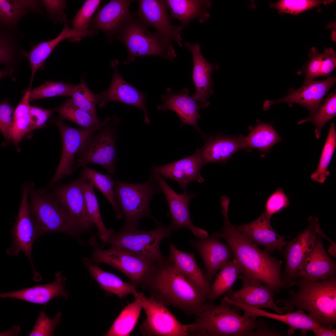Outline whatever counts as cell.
Segmentation results:
<instances>
[{
  "mask_svg": "<svg viewBox=\"0 0 336 336\" xmlns=\"http://www.w3.org/2000/svg\"><path fill=\"white\" fill-rule=\"evenodd\" d=\"M73 103L96 118L97 117L96 105L97 104L96 95L87 87L83 81L75 86L70 96Z\"/></svg>",
  "mask_w": 336,
  "mask_h": 336,
  "instance_id": "7dc6e473",
  "label": "cell"
},
{
  "mask_svg": "<svg viewBox=\"0 0 336 336\" xmlns=\"http://www.w3.org/2000/svg\"><path fill=\"white\" fill-rule=\"evenodd\" d=\"M185 45L191 52L193 58L192 78L196 92L192 97L201 108L207 107L210 104L209 97L213 92L211 75L214 70L219 69V66L209 63L205 59L198 43L192 44L186 42Z\"/></svg>",
  "mask_w": 336,
  "mask_h": 336,
  "instance_id": "7402d4cb",
  "label": "cell"
},
{
  "mask_svg": "<svg viewBox=\"0 0 336 336\" xmlns=\"http://www.w3.org/2000/svg\"><path fill=\"white\" fill-rule=\"evenodd\" d=\"M12 243L6 250L7 254L16 256L23 252L29 260L34 275L37 276L32 257L33 243L36 239L28 205V188L27 182L23 185L20 208L11 231Z\"/></svg>",
  "mask_w": 336,
  "mask_h": 336,
  "instance_id": "5bb4252c",
  "label": "cell"
},
{
  "mask_svg": "<svg viewBox=\"0 0 336 336\" xmlns=\"http://www.w3.org/2000/svg\"><path fill=\"white\" fill-rule=\"evenodd\" d=\"M152 174L153 178L164 194L167 201L169 213L172 218L170 225L173 230L186 228L189 229L194 236L200 239H204L208 237L207 231L194 226L190 219L189 203L190 200L196 195L194 193L189 194L184 191L181 194H178L159 174L153 172Z\"/></svg>",
  "mask_w": 336,
  "mask_h": 336,
  "instance_id": "2e32d148",
  "label": "cell"
},
{
  "mask_svg": "<svg viewBox=\"0 0 336 336\" xmlns=\"http://www.w3.org/2000/svg\"><path fill=\"white\" fill-rule=\"evenodd\" d=\"M321 230L319 231L313 248L301 265L297 278L317 281L326 280L336 275V263L324 248L320 234Z\"/></svg>",
  "mask_w": 336,
  "mask_h": 336,
  "instance_id": "d4e9b609",
  "label": "cell"
},
{
  "mask_svg": "<svg viewBox=\"0 0 336 336\" xmlns=\"http://www.w3.org/2000/svg\"><path fill=\"white\" fill-rule=\"evenodd\" d=\"M336 146V133L334 123H331L328 135L323 148L317 168L310 176L314 181L323 184L330 172L328 168Z\"/></svg>",
  "mask_w": 336,
  "mask_h": 336,
  "instance_id": "7bdbcfd3",
  "label": "cell"
},
{
  "mask_svg": "<svg viewBox=\"0 0 336 336\" xmlns=\"http://www.w3.org/2000/svg\"><path fill=\"white\" fill-rule=\"evenodd\" d=\"M119 64V61L116 59L111 62L114 70L111 82L105 91L96 95L97 104L100 107H102L108 102L116 101L137 107L143 112L145 124H149L150 120L145 106L144 94L126 82L121 77L117 70Z\"/></svg>",
  "mask_w": 336,
  "mask_h": 336,
  "instance_id": "ffe728a7",
  "label": "cell"
},
{
  "mask_svg": "<svg viewBox=\"0 0 336 336\" xmlns=\"http://www.w3.org/2000/svg\"><path fill=\"white\" fill-rule=\"evenodd\" d=\"M262 329H263V328H262ZM262 329H261V330H262Z\"/></svg>",
  "mask_w": 336,
  "mask_h": 336,
  "instance_id": "94428289",
  "label": "cell"
},
{
  "mask_svg": "<svg viewBox=\"0 0 336 336\" xmlns=\"http://www.w3.org/2000/svg\"><path fill=\"white\" fill-rule=\"evenodd\" d=\"M138 8L136 16L146 26H151L163 37L182 45L181 36L184 26L173 25L167 13L164 0L137 1Z\"/></svg>",
  "mask_w": 336,
  "mask_h": 336,
  "instance_id": "ac0fdd59",
  "label": "cell"
},
{
  "mask_svg": "<svg viewBox=\"0 0 336 336\" xmlns=\"http://www.w3.org/2000/svg\"><path fill=\"white\" fill-rule=\"evenodd\" d=\"M289 204L287 196L282 188H278L268 198L265 203L264 212L268 216L280 212Z\"/></svg>",
  "mask_w": 336,
  "mask_h": 336,
  "instance_id": "816d5d0a",
  "label": "cell"
},
{
  "mask_svg": "<svg viewBox=\"0 0 336 336\" xmlns=\"http://www.w3.org/2000/svg\"><path fill=\"white\" fill-rule=\"evenodd\" d=\"M55 109L61 119L73 122L83 128L103 127L110 120V118H106L101 122L99 118H95L75 105L71 99L67 100Z\"/></svg>",
  "mask_w": 336,
  "mask_h": 336,
  "instance_id": "ab89813d",
  "label": "cell"
},
{
  "mask_svg": "<svg viewBox=\"0 0 336 336\" xmlns=\"http://www.w3.org/2000/svg\"><path fill=\"white\" fill-rule=\"evenodd\" d=\"M80 176L66 184L59 182L48 188L61 206L76 220L82 231L95 226L88 215Z\"/></svg>",
  "mask_w": 336,
  "mask_h": 336,
  "instance_id": "9a60e30c",
  "label": "cell"
},
{
  "mask_svg": "<svg viewBox=\"0 0 336 336\" xmlns=\"http://www.w3.org/2000/svg\"><path fill=\"white\" fill-rule=\"evenodd\" d=\"M236 305L244 311L243 315L246 317H264L287 324L290 327L287 333V335L288 336L294 334L297 329H300L301 334L303 335L308 331L322 326L301 310L292 312H287L285 314H276L240 303H237Z\"/></svg>",
  "mask_w": 336,
  "mask_h": 336,
  "instance_id": "83f0119b",
  "label": "cell"
},
{
  "mask_svg": "<svg viewBox=\"0 0 336 336\" xmlns=\"http://www.w3.org/2000/svg\"><path fill=\"white\" fill-rule=\"evenodd\" d=\"M242 286L239 290L231 289L223 295L232 300L257 308H269L280 314L284 311L279 308L274 300L275 293L268 286L246 274L239 276Z\"/></svg>",
  "mask_w": 336,
  "mask_h": 336,
  "instance_id": "d6986e66",
  "label": "cell"
},
{
  "mask_svg": "<svg viewBox=\"0 0 336 336\" xmlns=\"http://www.w3.org/2000/svg\"><path fill=\"white\" fill-rule=\"evenodd\" d=\"M204 143L201 148L205 164L211 162H224L238 151L243 149L242 137L223 135L202 136Z\"/></svg>",
  "mask_w": 336,
  "mask_h": 336,
  "instance_id": "f546056e",
  "label": "cell"
},
{
  "mask_svg": "<svg viewBox=\"0 0 336 336\" xmlns=\"http://www.w3.org/2000/svg\"><path fill=\"white\" fill-rule=\"evenodd\" d=\"M189 243L201 255L210 283L218 271L233 258L229 245L221 241L214 233L204 239L191 240Z\"/></svg>",
  "mask_w": 336,
  "mask_h": 336,
  "instance_id": "603a6c76",
  "label": "cell"
},
{
  "mask_svg": "<svg viewBox=\"0 0 336 336\" xmlns=\"http://www.w3.org/2000/svg\"><path fill=\"white\" fill-rule=\"evenodd\" d=\"M42 2L49 14L51 16L62 13L66 5L64 0H44Z\"/></svg>",
  "mask_w": 336,
  "mask_h": 336,
  "instance_id": "6f0895ef",
  "label": "cell"
},
{
  "mask_svg": "<svg viewBox=\"0 0 336 336\" xmlns=\"http://www.w3.org/2000/svg\"><path fill=\"white\" fill-rule=\"evenodd\" d=\"M156 228L146 231L138 228L122 227L114 232L107 244L129 250L152 263L157 264L165 258L160 249L164 239L170 238L173 228L155 221Z\"/></svg>",
  "mask_w": 336,
  "mask_h": 336,
  "instance_id": "ba28073f",
  "label": "cell"
},
{
  "mask_svg": "<svg viewBox=\"0 0 336 336\" xmlns=\"http://www.w3.org/2000/svg\"><path fill=\"white\" fill-rule=\"evenodd\" d=\"M271 218L264 212L253 222L235 227L255 245L264 247L267 253L270 254L277 250L281 252L287 242L273 229Z\"/></svg>",
  "mask_w": 336,
  "mask_h": 336,
  "instance_id": "cb8c5ba5",
  "label": "cell"
},
{
  "mask_svg": "<svg viewBox=\"0 0 336 336\" xmlns=\"http://www.w3.org/2000/svg\"><path fill=\"white\" fill-rule=\"evenodd\" d=\"M281 138L271 125L261 123L256 126L246 137H242L243 149L254 148L268 152Z\"/></svg>",
  "mask_w": 336,
  "mask_h": 336,
  "instance_id": "8d00e7d4",
  "label": "cell"
},
{
  "mask_svg": "<svg viewBox=\"0 0 336 336\" xmlns=\"http://www.w3.org/2000/svg\"><path fill=\"white\" fill-rule=\"evenodd\" d=\"M308 56L309 59L308 61L299 72H302L304 73V82L320 77L322 53H319L316 48L313 47L310 49Z\"/></svg>",
  "mask_w": 336,
  "mask_h": 336,
  "instance_id": "f907efd6",
  "label": "cell"
},
{
  "mask_svg": "<svg viewBox=\"0 0 336 336\" xmlns=\"http://www.w3.org/2000/svg\"><path fill=\"white\" fill-rule=\"evenodd\" d=\"M38 4L35 0H0L1 24L8 27L14 26L28 9H36Z\"/></svg>",
  "mask_w": 336,
  "mask_h": 336,
  "instance_id": "60d3db41",
  "label": "cell"
},
{
  "mask_svg": "<svg viewBox=\"0 0 336 336\" xmlns=\"http://www.w3.org/2000/svg\"><path fill=\"white\" fill-rule=\"evenodd\" d=\"M204 164L200 148L188 157L169 164L154 167L153 172L159 174L166 180L170 179L175 180L186 192L189 183L204 182L200 174L201 169Z\"/></svg>",
  "mask_w": 336,
  "mask_h": 336,
  "instance_id": "44dd1931",
  "label": "cell"
},
{
  "mask_svg": "<svg viewBox=\"0 0 336 336\" xmlns=\"http://www.w3.org/2000/svg\"><path fill=\"white\" fill-rule=\"evenodd\" d=\"M224 225L220 232L214 233L225 240L238 263L241 273L250 276L268 286L275 293L283 287L282 262L260 249L231 223L228 215L223 216Z\"/></svg>",
  "mask_w": 336,
  "mask_h": 336,
  "instance_id": "7a4b0ae2",
  "label": "cell"
},
{
  "mask_svg": "<svg viewBox=\"0 0 336 336\" xmlns=\"http://www.w3.org/2000/svg\"><path fill=\"white\" fill-rule=\"evenodd\" d=\"M105 126L98 134H93L89 138L78 154L73 173L79 167L93 163L104 167L108 174L114 175L115 167L114 134L111 126Z\"/></svg>",
  "mask_w": 336,
  "mask_h": 336,
  "instance_id": "7c38bea8",
  "label": "cell"
},
{
  "mask_svg": "<svg viewBox=\"0 0 336 336\" xmlns=\"http://www.w3.org/2000/svg\"><path fill=\"white\" fill-rule=\"evenodd\" d=\"M13 46L10 40L4 34H1L0 56L1 63L7 64L12 60Z\"/></svg>",
  "mask_w": 336,
  "mask_h": 336,
  "instance_id": "9f6ffc18",
  "label": "cell"
},
{
  "mask_svg": "<svg viewBox=\"0 0 336 336\" xmlns=\"http://www.w3.org/2000/svg\"><path fill=\"white\" fill-rule=\"evenodd\" d=\"M295 285L298 291H289V298L277 301V306L287 312L295 308L296 310L306 311L320 324L334 328L336 324V275L317 281L299 277Z\"/></svg>",
  "mask_w": 336,
  "mask_h": 336,
  "instance_id": "3957f363",
  "label": "cell"
},
{
  "mask_svg": "<svg viewBox=\"0 0 336 336\" xmlns=\"http://www.w3.org/2000/svg\"><path fill=\"white\" fill-rule=\"evenodd\" d=\"M133 1L113 0L102 7L92 19V26L104 32L109 36L117 33L131 14L129 7Z\"/></svg>",
  "mask_w": 336,
  "mask_h": 336,
  "instance_id": "f1b7e54d",
  "label": "cell"
},
{
  "mask_svg": "<svg viewBox=\"0 0 336 336\" xmlns=\"http://www.w3.org/2000/svg\"><path fill=\"white\" fill-rule=\"evenodd\" d=\"M61 315V313L58 312L51 318L48 317L44 311H40L29 336H53Z\"/></svg>",
  "mask_w": 336,
  "mask_h": 336,
  "instance_id": "681fc988",
  "label": "cell"
},
{
  "mask_svg": "<svg viewBox=\"0 0 336 336\" xmlns=\"http://www.w3.org/2000/svg\"><path fill=\"white\" fill-rule=\"evenodd\" d=\"M241 273L240 267L234 259L228 261L215 275V280L210 285L207 299L213 301L223 295L231 289Z\"/></svg>",
  "mask_w": 336,
  "mask_h": 336,
  "instance_id": "74e56055",
  "label": "cell"
},
{
  "mask_svg": "<svg viewBox=\"0 0 336 336\" xmlns=\"http://www.w3.org/2000/svg\"><path fill=\"white\" fill-rule=\"evenodd\" d=\"M83 262L91 275L100 287L110 295L117 296L122 299L128 295L137 292V287L132 283L124 281L114 274L105 271L90 260L84 257Z\"/></svg>",
  "mask_w": 336,
  "mask_h": 336,
  "instance_id": "836d02e7",
  "label": "cell"
},
{
  "mask_svg": "<svg viewBox=\"0 0 336 336\" xmlns=\"http://www.w3.org/2000/svg\"><path fill=\"white\" fill-rule=\"evenodd\" d=\"M82 167L83 170L80 175L81 178L89 181L93 187L97 188L104 195L111 205L117 219L122 218L123 215L117 203L114 196L113 188L115 186V179L110 174L100 173L86 166Z\"/></svg>",
  "mask_w": 336,
  "mask_h": 336,
  "instance_id": "d590c367",
  "label": "cell"
},
{
  "mask_svg": "<svg viewBox=\"0 0 336 336\" xmlns=\"http://www.w3.org/2000/svg\"><path fill=\"white\" fill-rule=\"evenodd\" d=\"M93 35L92 30L86 33L76 31L70 28L68 23L65 22L63 29L59 35L54 39L48 41L41 42L36 44L25 56L30 62L31 71L30 85H31L35 74L37 69L43 64L54 48L62 40L68 38L79 40V38Z\"/></svg>",
  "mask_w": 336,
  "mask_h": 336,
  "instance_id": "1f68e13d",
  "label": "cell"
},
{
  "mask_svg": "<svg viewBox=\"0 0 336 336\" xmlns=\"http://www.w3.org/2000/svg\"><path fill=\"white\" fill-rule=\"evenodd\" d=\"M75 85L63 82H46L30 90V101L57 96H71Z\"/></svg>",
  "mask_w": 336,
  "mask_h": 336,
  "instance_id": "f6af8a7d",
  "label": "cell"
},
{
  "mask_svg": "<svg viewBox=\"0 0 336 336\" xmlns=\"http://www.w3.org/2000/svg\"><path fill=\"white\" fill-rule=\"evenodd\" d=\"M133 295L140 299L146 316L140 326L142 335L189 336V324L181 323L163 303L138 292Z\"/></svg>",
  "mask_w": 336,
  "mask_h": 336,
  "instance_id": "30bf717a",
  "label": "cell"
},
{
  "mask_svg": "<svg viewBox=\"0 0 336 336\" xmlns=\"http://www.w3.org/2000/svg\"><path fill=\"white\" fill-rule=\"evenodd\" d=\"M171 16L179 20L184 26L193 19L197 18L201 23L210 16L208 8L211 2L207 0H164Z\"/></svg>",
  "mask_w": 336,
  "mask_h": 336,
  "instance_id": "d6a6232c",
  "label": "cell"
},
{
  "mask_svg": "<svg viewBox=\"0 0 336 336\" xmlns=\"http://www.w3.org/2000/svg\"><path fill=\"white\" fill-rule=\"evenodd\" d=\"M66 278L58 271L55 274L52 283L24 289L1 293L2 298H12L30 302L46 305L54 298L63 296L68 299V294L64 288Z\"/></svg>",
  "mask_w": 336,
  "mask_h": 336,
  "instance_id": "4316f807",
  "label": "cell"
},
{
  "mask_svg": "<svg viewBox=\"0 0 336 336\" xmlns=\"http://www.w3.org/2000/svg\"><path fill=\"white\" fill-rule=\"evenodd\" d=\"M163 103L157 106L159 110H171L175 112L180 117L183 124L191 125L203 134L198 127V120L201 116L200 105L193 99L189 90L184 88L180 93H174L170 88L167 89L166 93L161 96Z\"/></svg>",
  "mask_w": 336,
  "mask_h": 336,
  "instance_id": "484cf974",
  "label": "cell"
},
{
  "mask_svg": "<svg viewBox=\"0 0 336 336\" xmlns=\"http://www.w3.org/2000/svg\"><path fill=\"white\" fill-rule=\"evenodd\" d=\"M14 110L6 100L0 105V128L1 132L7 140L11 139V134L14 122Z\"/></svg>",
  "mask_w": 336,
  "mask_h": 336,
  "instance_id": "f5cc1de1",
  "label": "cell"
},
{
  "mask_svg": "<svg viewBox=\"0 0 336 336\" xmlns=\"http://www.w3.org/2000/svg\"><path fill=\"white\" fill-rule=\"evenodd\" d=\"M117 33L116 38L124 43L128 52L124 64L141 56H156L172 61L177 56L171 41L156 31H149L135 15L131 14Z\"/></svg>",
  "mask_w": 336,
  "mask_h": 336,
  "instance_id": "8992f818",
  "label": "cell"
},
{
  "mask_svg": "<svg viewBox=\"0 0 336 336\" xmlns=\"http://www.w3.org/2000/svg\"><path fill=\"white\" fill-rule=\"evenodd\" d=\"M55 124L61 136L63 151L60 162L49 185L54 184L64 177L73 173L77 154L82 150L89 138L103 127L80 129L72 127L60 120L56 121Z\"/></svg>",
  "mask_w": 336,
  "mask_h": 336,
  "instance_id": "4fadbf2b",
  "label": "cell"
},
{
  "mask_svg": "<svg viewBox=\"0 0 336 336\" xmlns=\"http://www.w3.org/2000/svg\"><path fill=\"white\" fill-rule=\"evenodd\" d=\"M56 109L48 110L35 105H31L30 109V132L40 128L44 126Z\"/></svg>",
  "mask_w": 336,
  "mask_h": 336,
  "instance_id": "db71d44e",
  "label": "cell"
},
{
  "mask_svg": "<svg viewBox=\"0 0 336 336\" xmlns=\"http://www.w3.org/2000/svg\"><path fill=\"white\" fill-rule=\"evenodd\" d=\"M336 66V53L334 49L329 47L322 53L320 77L328 76Z\"/></svg>",
  "mask_w": 336,
  "mask_h": 336,
  "instance_id": "11a10c76",
  "label": "cell"
},
{
  "mask_svg": "<svg viewBox=\"0 0 336 336\" xmlns=\"http://www.w3.org/2000/svg\"><path fill=\"white\" fill-rule=\"evenodd\" d=\"M144 289L156 300L180 309L189 317L198 314L208 300L196 284L175 268L168 257L155 265Z\"/></svg>",
  "mask_w": 336,
  "mask_h": 336,
  "instance_id": "6da1fadb",
  "label": "cell"
},
{
  "mask_svg": "<svg viewBox=\"0 0 336 336\" xmlns=\"http://www.w3.org/2000/svg\"><path fill=\"white\" fill-rule=\"evenodd\" d=\"M82 180L83 189L88 215L97 229L100 240L104 245L106 244L114 231L107 228L103 222L93 186L89 181Z\"/></svg>",
  "mask_w": 336,
  "mask_h": 336,
  "instance_id": "f35d334b",
  "label": "cell"
},
{
  "mask_svg": "<svg viewBox=\"0 0 336 336\" xmlns=\"http://www.w3.org/2000/svg\"><path fill=\"white\" fill-rule=\"evenodd\" d=\"M114 190L117 203L124 218L122 227L138 228L140 220L145 217L156 220L149 209L154 196L161 192L152 176L142 184H130L115 179Z\"/></svg>",
  "mask_w": 336,
  "mask_h": 336,
  "instance_id": "52a82bcc",
  "label": "cell"
},
{
  "mask_svg": "<svg viewBox=\"0 0 336 336\" xmlns=\"http://www.w3.org/2000/svg\"><path fill=\"white\" fill-rule=\"evenodd\" d=\"M93 239V254L91 260L109 265L120 271L137 287L144 289L156 264L152 263L124 248L112 246L104 250Z\"/></svg>",
  "mask_w": 336,
  "mask_h": 336,
  "instance_id": "9c48e42d",
  "label": "cell"
},
{
  "mask_svg": "<svg viewBox=\"0 0 336 336\" xmlns=\"http://www.w3.org/2000/svg\"><path fill=\"white\" fill-rule=\"evenodd\" d=\"M336 115V93L332 92L328 95L317 110L309 116L297 122L300 124L309 122L315 127V134L317 139L321 135V130L324 125Z\"/></svg>",
  "mask_w": 336,
  "mask_h": 336,
  "instance_id": "b9f144b4",
  "label": "cell"
},
{
  "mask_svg": "<svg viewBox=\"0 0 336 336\" xmlns=\"http://www.w3.org/2000/svg\"><path fill=\"white\" fill-rule=\"evenodd\" d=\"M30 105L29 100L22 98L14 113V122L11 134V139L17 145L23 137L30 132Z\"/></svg>",
  "mask_w": 336,
  "mask_h": 336,
  "instance_id": "ee69618b",
  "label": "cell"
},
{
  "mask_svg": "<svg viewBox=\"0 0 336 336\" xmlns=\"http://www.w3.org/2000/svg\"><path fill=\"white\" fill-rule=\"evenodd\" d=\"M265 324H266V323H265ZM260 331H259V332H260Z\"/></svg>",
  "mask_w": 336,
  "mask_h": 336,
  "instance_id": "91938a15",
  "label": "cell"
},
{
  "mask_svg": "<svg viewBox=\"0 0 336 336\" xmlns=\"http://www.w3.org/2000/svg\"><path fill=\"white\" fill-rule=\"evenodd\" d=\"M312 331L316 336H336V329L323 326L316 328Z\"/></svg>",
  "mask_w": 336,
  "mask_h": 336,
  "instance_id": "680465c9",
  "label": "cell"
},
{
  "mask_svg": "<svg viewBox=\"0 0 336 336\" xmlns=\"http://www.w3.org/2000/svg\"><path fill=\"white\" fill-rule=\"evenodd\" d=\"M135 301L128 304L116 319L105 336H128L134 329L143 309L140 299L134 297Z\"/></svg>",
  "mask_w": 336,
  "mask_h": 336,
  "instance_id": "e575fe53",
  "label": "cell"
},
{
  "mask_svg": "<svg viewBox=\"0 0 336 336\" xmlns=\"http://www.w3.org/2000/svg\"><path fill=\"white\" fill-rule=\"evenodd\" d=\"M101 1L88 0L86 1L72 21V29L81 33H86L92 15L98 7Z\"/></svg>",
  "mask_w": 336,
  "mask_h": 336,
  "instance_id": "c3c4849f",
  "label": "cell"
},
{
  "mask_svg": "<svg viewBox=\"0 0 336 336\" xmlns=\"http://www.w3.org/2000/svg\"><path fill=\"white\" fill-rule=\"evenodd\" d=\"M333 0H281L269 4L270 7L276 9L280 14L287 13L294 15L320 5H328L333 3Z\"/></svg>",
  "mask_w": 336,
  "mask_h": 336,
  "instance_id": "bcb514c9",
  "label": "cell"
},
{
  "mask_svg": "<svg viewBox=\"0 0 336 336\" xmlns=\"http://www.w3.org/2000/svg\"><path fill=\"white\" fill-rule=\"evenodd\" d=\"M27 184L29 207L36 239L48 232H61L75 236L83 231L48 187L37 189L33 183Z\"/></svg>",
  "mask_w": 336,
  "mask_h": 336,
  "instance_id": "5b68a950",
  "label": "cell"
},
{
  "mask_svg": "<svg viewBox=\"0 0 336 336\" xmlns=\"http://www.w3.org/2000/svg\"><path fill=\"white\" fill-rule=\"evenodd\" d=\"M336 82V77H329L321 81L314 79L304 82L299 88L290 89L288 94L283 97L274 100H266L263 109L267 110L272 105L281 103H287L290 105L296 104L306 107L311 115L315 112L322 104L327 93Z\"/></svg>",
  "mask_w": 336,
  "mask_h": 336,
  "instance_id": "e0dca14e",
  "label": "cell"
},
{
  "mask_svg": "<svg viewBox=\"0 0 336 336\" xmlns=\"http://www.w3.org/2000/svg\"><path fill=\"white\" fill-rule=\"evenodd\" d=\"M168 257L175 268L180 273L196 284L206 295L210 283L205 273L197 264L194 254L182 251L170 243Z\"/></svg>",
  "mask_w": 336,
  "mask_h": 336,
  "instance_id": "4dcf8cb0",
  "label": "cell"
},
{
  "mask_svg": "<svg viewBox=\"0 0 336 336\" xmlns=\"http://www.w3.org/2000/svg\"><path fill=\"white\" fill-rule=\"evenodd\" d=\"M306 228L292 240L287 243L284 251L286 265L282 273L283 287L295 285L301 265L313 248L320 229L317 218L309 217Z\"/></svg>",
  "mask_w": 336,
  "mask_h": 336,
  "instance_id": "8fae6325",
  "label": "cell"
},
{
  "mask_svg": "<svg viewBox=\"0 0 336 336\" xmlns=\"http://www.w3.org/2000/svg\"><path fill=\"white\" fill-rule=\"evenodd\" d=\"M215 305L207 300L201 310L189 324V336H257L263 320L239 315L228 302Z\"/></svg>",
  "mask_w": 336,
  "mask_h": 336,
  "instance_id": "277c9868",
  "label": "cell"
}]
</instances>
